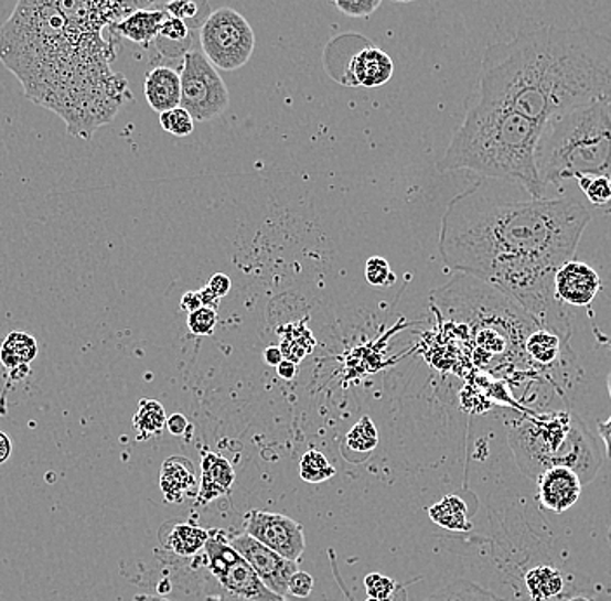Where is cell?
Returning a JSON list of instances; mask_svg holds the SVG:
<instances>
[{"label":"cell","mask_w":611,"mask_h":601,"mask_svg":"<svg viewBox=\"0 0 611 601\" xmlns=\"http://www.w3.org/2000/svg\"><path fill=\"white\" fill-rule=\"evenodd\" d=\"M589 223L591 213L574 198L490 202L474 184L447 207L438 249L450 270L489 283L568 343L570 319L555 275L575 258Z\"/></svg>","instance_id":"6da1fadb"},{"label":"cell","mask_w":611,"mask_h":601,"mask_svg":"<svg viewBox=\"0 0 611 601\" xmlns=\"http://www.w3.org/2000/svg\"><path fill=\"white\" fill-rule=\"evenodd\" d=\"M115 45L69 25L56 0H18L0 29V62L26 98L60 115L69 135L86 140L115 119L129 96L126 77L111 71Z\"/></svg>","instance_id":"7a4b0ae2"},{"label":"cell","mask_w":611,"mask_h":601,"mask_svg":"<svg viewBox=\"0 0 611 601\" xmlns=\"http://www.w3.org/2000/svg\"><path fill=\"white\" fill-rule=\"evenodd\" d=\"M471 96L538 124L586 103L611 101V39L587 29L526 26L486 47Z\"/></svg>","instance_id":"3957f363"},{"label":"cell","mask_w":611,"mask_h":601,"mask_svg":"<svg viewBox=\"0 0 611 601\" xmlns=\"http://www.w3.org/2000/svg\"><path fill=\"white\" fill-rule=\"evenodd\" d=\"M544 124L469 96L464 120L438 162L441 172L469 171L486 180L519 184L534 198L546 196L535 164Z\"/></svg>","instance_id":"277c9868"},{"label":"cell","mask_w":611,"mask_h":601,"mask_svg":"<svg viewBox=\"0 0 611 601\" xmlns=\"http://www.w3.org/2000/svg\"><path fill=\"white\" fill-rule=\"evenodd\" d=\"M544 189L582 176L611 178V101H592L550 117L535 148Z\"/></svg>","instance_id":"5b68a950"},{"label":"cell","mask_w":611,"mask_h":601,"mask_svg":"<svg viewBox=\"0 0 611 601\" xmlns=\"http://www.w3.org/2000/svg\"><path fill=\"white\" fill-rule=\"evenodd\" d=\"M510 446L519 470L537 482L544 471L565 466L591 483L603 466V454L586 422L570 410L528 414L513 422Z\"/></svg>","instance_id":"8992f818"},{"label":"cell","mask_w":611,"mask_h":601,"mask_svg":"<svg viewBox=\"0 0 611 601\" xmlns=\"http://www.w3.org/2000/svg\"><path fill=\"white\" fill-rule=\"evenodd\" d=\"M204 552L205 567L219 584V593L208 594L205 601H287L259 579L249 561L229 545L225 530H211Z\"/></svg>","instance_id":"52a82bcc"},{"label":"cell","mask_w":611,"mask_h":601,"mask_svg":"<svg viewBox=\"0 0 611 601\" xmlns=\"http://www.w3.org/2000/svg\"><path fill=\"white\" fill-rule=\"evenodd\" d=\"M202 53L217 71L235 72L249 63L256 35L249 21L232 8H221L200 29Z\"/></svg>","instance_id":"ba28073f"},{"label":"cell","mask_w":611,"mask_h":601,"mask_svg":"<svg viewBox=\"0 0 611 601\" xmlns=\"http://www.w3.org/2000/svg\"><path fill=\"white\" fill-rule=\"evenodd\" d=\"M180 77V107L190 111L193 120L208 122L228 110V87L204 53L187 51L183 56Z\"/></svg>","instance_id":"9c48e42d"},{"label":"cell","mask_w":611,"mask_h":601,"mask_svg":"<svg viewBox=\"0 0 611 601\" xmlns=\"http://www.w3.org/2000/svg\"><path fill=\"white\" fill-rule=\"evenodd\" d=\"M56 2L69 25L89 35H105V29H111L139 9H163L169 0H56Z\"/></svg>","instance_id":"30bf717a"},{"label":"cell","mask_w":611,"mask_h":601,"mask_svg":"<svg viewBox=\"0 0 611 601\" xmlns=\"http://www.w3.org/2000/svg\"><path fill=\"white\" fill-rule=\"evenodd\" d=\"M245 534H249L261 545L274 549L287 560L299 564L306 551V537L302 525L296 519L278 513L250 509L244 516Z\"/></svg>","instance_id":"8fae6325"},{"label":"cell","mask_w":611,"mask_h":601,"mask_svg":"<svg viewBox=\"0 0 611 601\" xmlns=\"http://www.w3.org/2000/svg\"><path fill=\"white\" fill-rule=\"evenodd\" d=\"M229 545L240 552L245 560L249 561L250 567L256 570L257 576L268 586L274 593L280 597L289 594V579L298 570L296 561L278 555L268 546L261 545L259 540L254 539L249 534H235L228 537Z\"/></svg>","instance_id":"7c38bea8"},{"label":"cell","mask_w":611,"mask_h":601,"mask_svg":"<svg viewBox=\"0 0 611 601\" xmlns=\"http://www.w3.org/2000/svg\"><path fill=\"white\" fill-rule=\"evenodd\" d=\"M601 291V279L592 266L570 259L556 271V298L570 307H589Z\"/></svg>","instance_id":"4fadbf2b"},{"label":"cell","mask_w":611,"mask_h":601,"mask_svg":"<svg viewBox=\"0 0 611 601\" xmlns=\"http://www.w3.org/2000/svg\"><path fill=\"white\" fill-rule=\"evenodd\" d=\"M395 74V63L386 51L377 45L365 44L358 53L353 54L350 65L344 68L343 84L351 87L384 86Z\"/></svg>","instance_id":"5bb4252c"},{"label":"cell","mask_w":611,"mask_h":601,"mask_svg":"<svg viewBox=\"0 0 611 601\" xmlns=\"http://www.w3.org/2000/svg\"><path fill=\"white\" fill-rule=\"evenodd\" d=\"M537 487L540 506L561 515L579 503L583 485L570 468L553 466L538 476Z\"/></svg>","instance_id":"9a60e30c"},{"label":"cell","mask_w":611,"mask_h":601,"mask_svg":"<svg viewBox=\"0 0 611 601\" xmlns=\"http://www.w3.org/2000/svg\"><path fill=\"white\" fill-rule=\"evenodd\" d=\"M160 491L165 503L181 504L199 494V476L190 459L174 455L160 470Z\"/></svg>","instance_id":"2e32d148"},{"label":"cell","mask_w":611,"mask_h":601,"mask_svg":"<svg viewBox=\"0 0 611 601\" xmlns=\"http://www.w3.org/2000/svg\"><path fill=\"white\" fill-rule=\"evenodd\" d=\"M233 483H235V470L229 461L213 454V452L204 454L199 494H196L200 506H205V504L219 500L223 495H228L232 492Z\"/></svg>","instance_id":"e0dca14e"},{"label":"cell","mask_w":611,"mask_h":601,"mask_svg":"<svg viewBox=\"0 0 611 601\" xmlns=\"http://www.w3.org/2000/svg\"><path fill=\"white\" fill-rule=\"evenodd\" d=\"M144 96L151 110L157 114L172 110L181 105V77L174 68L156 66L144 78Z\"/></svg>","instance_id":"ac0fdd59"},{"label":"cell","mask_w":611,"mask_h":601,"mask_svg":"<svg viewBox=\"0 0 611 601\" xmlns=\"http://www.w3.org/2000/svg\"><path fill=\"white\" fill-rule=\"evenodd\" d=\"M165 18H168V13L163 9H139L136 13L124 18L117 25L111 26L110 30L115 35H122L127 41L150 47V44H153L159 37Z\"/></svg>","instance_id":"d6986e66"},{"label":"cell","mask_w":611,"mask_h":601,"mask_svg":"<svg viewBox=\"0 0 611 601\" xmlns=\"http://www.w3.org/2000/svg\"><path fill=\"white\" fill-rule=\"evenodd\" d=\"M523 352L530 356L535 364L544 368L562 364L565 356H574L567 341L561 340L556 332L540 328H535L526 336L525 343H523Z\"/></svg>","instance_id":"ffe728a7"},{"label":"cell","mask_w":611,"mask_h":601,"mask_svg":"<svg viewBox=\"0 0 611 601\" xmlns=\"http://www.w3.org/2000/svg\"><path fill=\"white\" fill-rule=\"evenodd\" d=\"M208 537H211V530H205L199 525L180 522V524L169 525L168 536L160 537V540H162L163 548L174 552L178 557L192 558L196 557L200 551H204Z\"/></svg>","instance_id":"44dd1931"},{"label":"cell","mask_w":611,"mask_h":601,"mask_svg":"<svg viewBox=\"0 0 611 601\" xmlns=\"http://www.w3.org/2000/svg\"><path fill=\"white\" fill-rule=\"evenodd\" d=\"M525 588L532 601H553L565 591V576L553 565H537L526 572Z\"/></svg>","instance_id":"7402d4cb"},{"label":"cell","mask_w":611,"mask_h":601,"mask_svg":"<svg viewBox=\"0 0 611 601\" xmlns=\"http://www.w3.org/2000/svg\"><path fill=\"white\" fill-rule=\"evenodd\" d=\"M192 32L184 21L168 17L153 44L162 56L183 57L187 51H192Z\"/></svg>","instance_id":"603a6c76"},{"label":"cell","mask_w":611,"mask_h":601,"mask_svg":"<svg viewBox=\"0 0 611 601\" xmlns=\"http://www.w3.org/2000/svg\"><path fill=\"white\" fill-rule=\"evenodd\" d=\"M429 516L435 524L447 530L469 532L473 528L468 504L459 495H447L440 503L429 507Z\"/></svg>","instance_id":"cb8c5ba5"},{"label":"cell","mask_w":611,"mask_h":601,"mask_svg":"<svg viewBox=\"0 0 611 601\" xmlns=\"http://www.w3.org/2000/svg\"><path fill=\"white\" fill-rule=\"evenodd\" d=\"M39 343L35 337L26 332H9L4 343L0 346V364L8 371L20 367V365H30L37 358Z\"/></svg>","instance_id":"d4e9b609"},{"label":"cell","mask_w":611,"mask_h":601,"mask_svg":"<svg viewBox=\"0 0 611 601\" xmlns=\"http://www.w3.org/2000/svg\"><path fill=\"white\" fill-rule=\"evenodd\" d=\"M168 422V414L160 401L153 398H141L132 418V428H135L138 440L144 442L148 438L157 437L162 433Z\"/></svg>","instance_id":"484cf974"},{"label":"cell","mask_w":611,"mask_h":601,"mask_svg":"<svg viewBox=\"0 0 611 601\" xmlns=\"http://www.w3.org/2000/svg\"><path fill=\"white\" fill-rule=\"evenodd\" d=\"M426 601H505L504 598L497 597L489 589L481 588L476 582L469 579H459L452 584L444 586L438 589L437 593L432 594Z\"/></svg>","instance_id":"4316f807"},{"label":"cell","mask_w":611,"mask_h":601,"mask_svg":"<svg viewBox=\"0 0 611 601\" xmlns=\"http://www.w3.org/2000/svg\"><path fill=\"white\" fill-rule=\"evenodd\" d=\"M163 11L168 17L184 21L192 30L202 29L205 20L213 13L207 0H169L163 6Z\"/></svg>","instance_id":"83f0119b"},{"label":"cell","mask_w":611,"mask_h":601,"mask_svg":"<svg viewBox=\"0 0 611 601\" xmlns=\"http://www.w3.org/2000/svg\"><path fill=\"white\" fill-rule=\"evenodd\" d=\"M299 473L306 483H323L335 476V468L319 450H308L302 455Z\"/></svg>","instance_id":"f1b7e54d"},{"label":"cell","mask_w":611,"mask_h":601,"mask_svg":"<svg viewBox=\"0 0 611 601\" xmlns=\"http://www.w3.org/2000/svg\"><path fill=\"white\" fill-rule=\"evenodd\" d=\"M346 443L351 450L360 452V454H368L372 450L377 447L379 443V433H377V428H375L374 422L371 418L360 419L353 428H351L350 433L346 434Z\"/></svg>","instance_id":"f546056e"},{"label":"cell","mask_w":611,"mask_h":601,"mask_svg":"<svg viewBox=\"0 0 611 601\" xmlns=\"http://www.w3.org/2000/svg\"><path fill=\"white\" fill-rule=\"evenodd\" d=\"M160 126L169 135L186 138L195 129V120H193L190 111L184 110L183 107H175L160 114Z\"/></svg>","instance_id":"4dcf8cb0"},{"label":"cell","mask_w":611,"mask_h":601,"mask_svg":"<svg viewBox=\"0 0 611 601\" xmlns=\"http://www.w3.org/2000/svg\"><path fill=\"white\" fill-rule=\"evenodd\" d=\"M587 201L592 205L603 207L611 202V178L608 176H582L577 180Z\"/></svg>","instance_id":"1f68e13d"},{"label":"cell","mask_w":611,"mask_h":601,"mask_svg":"<svg viewBox=\"0 0 611 601\" xmlns=\"http://www.w3.org/2000/svg\"><path fill=\"white\" fill-rule=\"evenodd\" d=\"M363 586H365V591H367L368 597L379 601H393L396 589H399V586L393 581L392 577H386L377 572L368 573V576L363 579Z\"/></svg>","instance_id":"d6a6232c"},{"label":"cell","mask_w":611,"mask_h":601,"mask_svg":"<svg viewBox=\"0 0 611 601\" xmlns=\"http://www.w3.org/2000/svg\"><path fill=\"white\" fill-rule=\"evenodd\" d=\"M217 313L214 308L202 307L187 315V329L195 336H211L216 329Z\"/></svg>","instance_id":"836d02e7"},{"label":"cell","mask_w":611,"mask_h":601,"mask_svg":"<svg viewBox=\"0 0 611 601\" xmlns=\"http://www.w3.org/2000/svg\"><path fill=\"white\" fill-rule=\"evenodd\" d=\"M365 277L367 282L374 287H389L395 283L396 277L392 271V266L384 258H371L365 265Z\"/></svg>","instance_id":"e575fe53"},{"label":"cell","mask_w":611,"mask_h":601,"mask_svg":"<svg viewBox=\"0 0 611 601\" xmlns=\"http://www.w3.org/2000/svg\"><path fill=\"white\" fill-rule=\"evenodd\" d=\"M337 11L350 18H368L380 8L383 0H332Z\"/></svg>","instance_id":"d590c367"},{"label":"cell","mask_w":611,"mask_h":601,"mask_svg":"<svg viewBox=\"0 0 611 601\" xmlns=\"http://www.w3.org/2000/svg\"><path fill=\"white\" fill-rule=\"evenodd\" d=\"M314 579L308 572L296 570L289 579V594L296 598H308L313 593Z\"/></svg>","instance_id":"8d00e7d4"},{"label":"cell","mask_w":611,"mask_h":601,"mask_svg":"<svg viewBox=\"0 0 611 601\" xmlns=\"http://www.w3.org/2000/svg\"><path fill=\"white\" fill-rule=\"evenodd\" d=\"M208 291L213 292L216 298H225L228 294L229 289H232V280H229L228 275L216 273L213 275V279L208 280L207 286Z\"/></svg>","instance_id":"74e56055"},{"label":"cell","mask_w":611,"mask_h":601,"mask_svg":"<svg viewBox=\"0 0 611 601\" xmlns=\"http://www.w3.org/2000/svg\"><path fill=\"white\" fill-rule=\"evenodd\" d=\"M165 428H168L169 433L174 434V437H181V434L186 433L187 428H190V422H187L183 414L175 412L172 414L171 418H168Z\"/></svg>","instance_id":"f35d334b"},{"label":"cell","mask_w":611,"mask_h":601,"mask_svg":"<svg viewBox=\"0 0 611 601\" xmlns=\"http://www.w3.org/2000/svg\"><path fill=\"white\" fill-rule=\"evenodd\" d=\"M202 307H204V303H202V298H200V291L186 292L183 299H181V308L187 311V313H192V311L199 310Z\"/></svg>","instance_id":"ab89813d"},{"label":"cell","mask_w":611,"mask_h":601,"mask_svg":"<svg viewBox=\"0 0 611 601\" xmlns=\"http://www.w3.org/2000/svg\"><path fill=\"white\" fill-rule=\"evenodd\" d=\"M11 454H13V442H11L9 434L0 431V466L9 461Z\"/></svg>","instance_id":"60d3db41"},{"label":"cell","mask_w":611,"mask_h":601,"mask_svg":"<svg viewBox=\"0 0 611 601\" xmlns=\"http://www.w3.org/2000/svg\"><path fill=\"white\" fill-rule=\"evenodd\" d=\"M598 433L603 440L604 447H607V458L611 461V416L607 421L599 422Z\"/></svg>","instance_id":"b9f144b4"},{"label":"cell","mask_w":611,"mask_h":601,"mask_svg":"<svg viewBox=\"0 0 611 601\" xmlns=\"http://www.w3.org/2000/svg\"><path fill=\"white\" fill-rule=\"evenodd\" d=\"M277 368L278 376L283 377V379H293L296 373H298V364L292 361H287V358H283Z\"/></svg>","instance_id":"7bdbcfd3"},{"label":"cell","mask_w":611,"mask_h":601,"mask_svg":"<svg viewBox=\"0 0 611 601\" xmlns=\"http://www.w3.org/2000/svg\"><path fill=\"white\" fill-rule=\"evenodd\" d=\"M283 358H286V356H283V352H281V348H278V346H269V348L265 350V362L271 365V367H278Z\"/></svg>","instance_id":"ee69618b"},{"label":"cell","mask_w":611,"mask_h":601,"mask_svg":"<svg viewBox=\"0 0 611 601\" xmlns=\"http://www.w3.org/2000/svg\"><path fill=\"white\" fill-rule=\"evenodd\" d=\"M29 374L30 365H20V367L13 368V371H9V376H11V379L14 380L25 379Z\"/></svg>","instance_id":"f6af8a7d"},{"label":"cell","mask_w":611,"mask_h":601,"mask_svg":"<svg viewBox=\"0 0 611 601\" xmlns=\"http://www.w3.org/2000/svg\"><path fill=\"white\" fill-rule=\"evenodd\" d=\"M132 601H171L168 598L153 597V594H138Z\"/></svg>","instance_id":"bcb514c9"},{"label":"cell","mask_w":611,"mask_h":601,"mask_svg":"<svg viewBox=\"0 0 611 601\" xmlns=\"http://www.w3.org/2000/svg\"><path fill=\"white\" fill-rule=\"evenodd\" d=\"M392 2H398V4H410V2H416V0H392Z\"/></svg>","instance_id":"7dc6e473"},{"label":"cell","mask_w":611,"mask_h":601,"mask_svg":"<svg viewBox=\"0 0 611 601\" xmlns=\"http://www.w3.org/2000/svg\"><path fill=\"white\" fill-rule=\"evenodd\" d=\"M607 386H608V393H610V398H611V373L608 374Z\"/></svg>","instance_id":"c3c4849f"},{"label":"cell","mask_w":611,"mask_h":601,"mask_svg":"<svg viewBox=\"0 0 611 601\" xmlns=\"http://www.w3.org/2000/svg\"><path fill=\"white\" fill-rule=\"evenodd\" d=\"M608 543H610V546H611V525H610V532H608Z\"/></svg>","instance_id":"681fc988"},{"label":"cell","mask_w":611,"mask_h":601,"mask_svg":"<svg viewBox=\"0 0 611 601\" xmlns=\"http://www.w3.org/2000/svg\"><path fill=\"white\" fill-rule=\"evenodd\" d=\"M367 601H379V600H375V598H368Z\"/></svg>","instance_id":"f907efd6"},{"label":"cell","mask_w":611,"mask_h":601,"mask_svg":"<svg viewBox=\"0 0 611 601\" xmlns=\"http://www.w3.org/2000/svg\"><path fill=\"white\" fill-rule=\"evenodd\" d=\"M575 601H580V600H575ZM583 601H586V600H583Z\"/></svg>","instance_id":"816d5d0a"}]
</instances>
